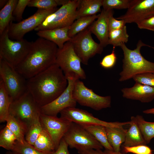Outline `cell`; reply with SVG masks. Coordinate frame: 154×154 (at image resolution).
<instances>
[{
    "label": "cell",
    "instance_id": "obj_34",
    "mask_svg": "<svg viewBox=\"0 0 154 154\" xmlns=\"http://www.w3.org/2000/svg\"><path fill=\"white\" fill-rule=\"evenodd\" d=\"M132 0H103L102 7L105 9H127Z\"/></svg>",
    "mask_w": 154,
    "mask_h": 154
},
{
    "label": "cell",
    "instance_id": "obj_37",
    "mask_svg": "<svg viewBox=\"0 0 154 154\" xmlns=\"http://www.w3.org/2000/svg\"><path fill=\"white\" fill-rule=\"evenodd\" d=\"M133 78L136 83L154 87V72L138 74L135 76Z\"/></svg>",
    "mask_w": 154,
    "mask_h": 154
},
{
    "label": "cell",
    "instance_id": "obj_48",
    "mask_svg": "<svg viewBox=\"0 0 154 154\" xmlns=\"http://www.w3.org/2000/svg\"><path fill=\"white\" fill-rule=\"evenodd\" d=\"M5 154H20L18 153L13 151H8Z\"/></svg>",
    "mask_w": 154,
    "mask_h": 154
},
{
    "label": "cell",
    "instance_id": "obj_3",
    "mask_svg": "<svg viewBox=\"0 0 154 154\" xmlns=\"http://www.w3.org/2000/svg\"><path fill=\"white\" fill-rule=\"evenodd\" d=\"M144 46L154 49V47L144 44L141 40L138 42L136 48L133 50L128 48L125 43L121 45L124 57L122 60V70L119 74V81L133 78L138 74L154 72V62L146 59L140 53V49Z\"/></svg>",
    "mask_w": 154,
    "mask_h": 154
},
{
    "label": "cell",
    "instance_id": "obj_9",
    "mask_svg": "<svg viewBox=\"0 0 154 154\" xmlns=\"http://www.w3.org/2000/svg\"><path fill=\"white\" fill-rule=\"evenodd\" d=\"M63 138L71 149L78 151L90 149H102L100 143L82 126L72 122Z\"/></svg>",
    "mask_w": 154,
    "mask_h": 154
},
{
    "label": "cell",
    "instance_id": "obj_29",
    "mask_svg": "<svg viewBox=\"0 0 154 154\" xmlns=\"http://www.w3.org/2000/svg\"><path fill=\"white\" fill-rule=\"evenodd\" d=\"M135 117L147 144H149L154 137V122L146 121L141 115H137Z\"/></svg>",
    "mask_w": 154,
    "mask_h": 154
},
{
    "label": "cell",
    "instance_id": "obj_36",
    "mask_svg": "<svg viewBox=\"0 0 154 154\" xmlns=\"http://www.w3.org/2000/svg\"><path fill=\"white\" fill-rule=\"evenodd\" d=\"M153 151L147 145H140L130 147L123 146L121 152L125 154L128 153L135 154H154Z\"/></svg>",
    "mask_w": 154,
    "mask_h": 154
},
{
    "label": "cell",
    "instance_id": "obj_27",
    "mask_svg": "<svg viewBox=\"0 0 154 154\" xmlns=\"http://www.w3.org/2000/svg\"><path fill=\"white\" fill-rule=\"evenodd\" d=\"M33 146L38 150L45 153L52 152L56 149L50 136L43 128Z\"/></svg>",
    "mask_w": 154,
    "mask_h": 154
},
{
    "label": "cell",
    "instance_id": "obj_23",
    "mask_svg": "<svg viewBox=\"0 0 154 154\" xmlns=\"http://www.w3.org/2000/svg\"><path fill=\"white\" fill-rule=\"evenodd\" d=\"M81 126L94 137L105 150L114 151L108 142L105 127L99 125Z\"/></svg>",
    "mask_w": 154,
    "mask_h": 154
},
{
    "label": "cell",
    "instance_id": "obj_5",
    "mask_svg": "<svg viewBox=\"0 0 154 154\" xmlns=\"http://www.w3.org/2000/svg\"><path fill=\"white\" fill-rule=\"evenodd\" d=\"M9 26L0 35V57L15 67L25 58L32 42L24 38L13 40L8 35Z\"/></svg>",
    "mask_w": 154,
    "mask_h": 154
},
{
    "label": "cell",
    "instance_id": "obj_38",
    "mask_svg": "<svg viewBox=\"0 0 154 154\" xmlns=\"http://www.w3.org/2000/svg\"><path fill=\"white\" fill-rule=\"evenodd\" d=\"M30 0H18L13 12V15L14 19L18 22L22 19V15L23 12L28 6Z\"/></svg>",
    "mask_w": 154,
    "mask_h": 154
},
{
    "label": "cell",
    "instance_id": "obj_8",
    "mask_svg": "<svg viewBox=\"0 0 154 154\" xmlns=\"http://www.w3.org/2000/svg\"><path fill=\"white\" fill-rule=\"evenodd\" d=\"M81 63L69 41L66 42L62 48H58L55 63L61 69L65 76L74 75L79 79H85L86 74L81 66Z\"/></svg>",
    "mask_w": 154,
    "mask_h": 154
},
{
    "label": "cell",
    "instance_id": "obj_14",
    "mask_svg": "<svg viewBox=\"0 0 154 154\" xmlns=\"http://www.w3.org/2000/svg\"><path fill=\"white\" fill-rule=\"evenodd\" d=\"M60 117L81 125H99L107 127H121L129 124L130 121L108 122L95 117L88 111L76 107L68 108L60 113Z\"/></svg>",
    "mask_w": 154,
    "mask_h": 154
},
{
    "label": "cell",
    "instance_id": "obj_47",
    "mask_svg": "<svg viewBox=\"0 0 154 154\" xmlns=\"http://www.w3.org/2000/svg\"><path fill=\"white\" fill-rule=\"evenodd\" d=\"M8 1L5 0H0V8L3 7L6 4Z\"/></svg>",
    "mask_w": 154,
    "mask_h": 154
},
{
    "label": "cell",
    "instance_id": "obj_7",
    "mask_svg": "<svg viewBox=\"0 0 154 154\" xmlns=\"http://www.w3.org/2000/svg\"><path fill=\"white\" fill-rule=\"evenodd\" d=\"M0 79L13 101L28 91L27 80L15 67L0 57Z\"/></svg>",
    "mask_w": 154,
    "mask_h": 154
},
{
    "label": "cell",
    "instance_id": "obj_22",
    "mask_svg": "<svg viewBox=\"0 0 154 154\" xmlns=\"http://www.w3.org/2000/svg\"><path fill=\"white\" fill-rule=\"evenodd\" d=\"M108 142L114 151H121V146L125 141L127 129L121 127H106Z\"/></svg>",
    "mask_w": 154,
    "mask_h": 154
},
{
    "label": "cell",
    "instance_id": "obj_39",
    "mask_svg": "<svg viewBox=\"0 0 154 154\" xmlns=\"http://www.w3.org/2000/svg\"><path fill=\"white\" fill-rule=\"evenodd\" d=\"M115 48L113 47L112 52L104 56L100 62V64L102 68L109 69L113 68L115 65L117 57L115 52Z\"/></svg>",
    "mask_w": 154,
    "mask_h": 154
},
{
    "label": "cell",
    "instance_id": "obj_17",
    "mask_svg": "<svg viewBox=\"0 0 154 154\" xmlns=\"http://www.w3.org/2000/svg\"><path fill=\"white\" fill-rule=\"evenodd\" d=\"M114 13L113 9H103L99 16L88 27L92 33L95 35L103 47L108 44L109 31L108 23L111 15Z\"/></svg>",
    "mask_w": 154,
    "mask_h": 154
},
{
    "label": "cell",
    "instance_id": "obj_31",
    "mask_svg": "<svg viewBox=\"0 0 154 154\" xmlns=\"http://www.w3.org/2000/svg\"><path fill=\"white\" fill-rule=\"evenodd\" d=\"M17 141L15 134L6 126L0 132V146L8 151H12Z\"/></svg>",
    "mask_w": 154,
    "mask_h": 154
},
{
    "label": "cell",
    "instance_id": "obj_40",
    "mask_svg": "<svg viewBox=\"0 0 154 154\" xmlns=\"http://www.w3.org/2000/svg\"><path fill=\"white\" fill-rule=\"evenodd\" d=\"M114 13L112 14L110 17L108 23L109 32L113 30L121 29L125 26L126 23L123 20H118L113 17Z\"/></svg>",
    "mask_w": 154,
    "mask_h": 154
},
{
    "label": "cell",
    "instance_id": "obj_15",
    "mask_svg": "<svg viewBox=\"0 0 154 154\" xmlns=\"http://www.w3.org/2000/svg\"><path fill=\"white\" fill-rule=\"evenodd\" d=\"M154 15V0H132L125 13L116 18L136 23Z\"/></svg>",
    "mask_w": 154,
    "mask_h": 154
},
{
    "label": "cell",
    "instance_id": "obj_12",
    "mask_svg": "<svg viewBox=\"0 0 154 154\" xmlns=\"http://www.w3.org/2000/svg\"><path fill=\"white\" fill-rule=\"evenodd\" d=\"M66 77L68 81L66 89L54 100L40 107L41 114L56 116L66 108L76 107L77 102L73 97V92L76 81L79 79L74 76H69Z\"/></svg>",
    "mask_w": 154,
    "mask_h": 154
},
{
    "label": "cell",
    "instance_id": "obj_19",
    "mask_svg": "<svg viewBox=\"0 0 154 154\" xmlns=\"http://www.w3.org/2000/svg\"><path fill=\"white\" fill-rule=\"evenodd\" d=\"M70 27L40 31L36 34L40 37L53 42L57 45L58 48H61L64 44L71 39L68 35Z\"/></svg>",
    "mask_w": 154,
    "mask_h": 154
},
{
    "label": "cell",
    "instance_id": "obj_35",
    "mask_svg": "<svg viewBox=\"0 0 154 154\" xmlns=\"http://www.w3.org/2000/svg\"><path fill=\"white\" fill-rule=\"evenodd\" d=\"M57 6L55 0H30L28 5L29 7L48 10L54 9Z\"/></svg>",
    "mask_w": 154,
    "mask_h": 154
},
{
    "label": "cell",
    "instance_id": "obj_28",
    "mask_svg": "<svg viewBox=\"0 0 154 154\" xmlns=\"http://www.w3.org/2000/svg\"><path fill=\"white\" fill-rule=\"evenodd\" d=\"M6 125L15 134L17 141L23 143L27 131L26 128L14 117L9 114L6 120Z\"/></svg>",
    "mask_w": 154,
    "mask_h": 154
},
{
    "label": "cell",
    "instance_id": "obj_30",
    "mask_svg": "<svg viewBox=\"0 0 154 154\" xmlns=\"http://www.w3.org/2000/svg\"><path fill=\"white\" fill-rule=\"evenodd\" d=\"M129 37L126 26L121 29L112 30L109 32L108 44L114 47L120 46L128 42Z\"/></svg>",
    "mask_w": 154,
    "mask_h": 154
},
{
    "label": "cell",
    "instance_id": "obj_13",
    "mask_svg": "<svg viewBox=\"0 0 154 154\" xmlns=\"http://www.w3.org/2000/svg\"><path fill=\"white\" fill-rule=\"evenodd\" d=\"M56 11L38 9L36 12L28 18L16 23L11 21L9 26L8 35L13 40H20L27 33L37 27L49 15Z\"/></svg>",
    "mask_w": 154,
    "mask_h": 154
},
{
    "label": "cell",
    "instance_id": "obj_32",
    "mask_svg": "<svg viewBox=\"0 0 154 154\" xmlns=\"http://www.w3.org/2000/svg\"><path fill=\"white\" fill-rule=\"evenodd\" d=\"M43 127L40 120L33 124L28 129L25 135V141L33 145L42 131Z\"/></svg>",
    "mask_w": 154,
    "mask_h": 154
},
{
    "label": "cell",
    "instance_id": "obj_20",
    "mask_svg": "<svg viewBox=\"0 0 154 154\" xmlns=\"http://www.w3.org/2000/svg\"><path fill=\"white\" fill-rule=\"evenodd\" d=\"M130 121V127L127 129L123 146L130 147L147 145L136 122L135 116H131Z\"/></svg>",
    "mask_w": 154,
    "mask_h": 154
},
{
    "label": "cell",
    "instance_id": "obj_26",
    "mask_svg": "<svg viewBox=\"0 0 154 154\" xmlns=\"http://www.w3.org/2000/svg\"><path fill=\"white\" fill-rule=\"evenodd\" d=\"M13 100L6 90L2 81L0 79V122L6 121L9 115L10 105Z\"/></svg>",
    "mask_w": 154,
    "mask_h": 154
},
{
    "label": "cell",
    "instance_id": "obj_18",
    "mask_svg": "<svg viewBox=\"0 0 154 154\" xmlns=\"http://www.w3.org/2000/svg\"><path fill=\"white\" fill-rule=\"evenodd\" d=\"M123 97L127 99L139 101L142 103H148L154 99V87L135 83L130 88L121 90Z\"/></svg>",
    "mask_w": 154,
    "mask_h": 154
},
{
    "label": "cell",
    "instance_id": "obj_10",
    "mask_svg": "<svg viewBox=\"0 0 154 154\" xmlns=\"http://www.w3.org/2000/svg\"><path fill=\"white\" fill-rule=\"evenodd\" d=\"M92 33L88 28L71 38L69 41L81 63L85 65L88 64L90 58L96 54H101L103 51L104 47L100 43L94 40Z\"/></svg>",
    "mask_w": 154,
    "mask_h": 154
},
{
    "label": "cell",
    "instance_id": "obj_43",
    "mask_svg": "<svg viewBox=\"0 0 154 154\" xmlns=\"http://www.w3.org/2000/svg\"><path fill=\"white\" fill-rule=\"evenodd\" d=\"M78 153L80 154H108L102 149H90L78 151Z\"/></svg>",
    "mask_w": 154,
    "mask_h": 154
},
{
    "label": "cell",
    "instance_id": "obj_45",
    "mask_svg": "<svg viewBox=\"0 0 154 154\" xmlns=\"http://www.w3.org/2000/svg\"><path fill=\"white\" fill-rule=\"evenodd\" d=\"M143 112L147 114H154V108L145 110L143 111Z\"/></svg>",
    "mask_w": 154,
    "mask_h": 154
},
{
    "label": "cell",
    "instance_id": "obj_41",
    "mask_svg": "<svg viewBox=\"0 0 154 154\" xmlns=\"http://www.w3.org/2000/svg\"><path fill=\"white\" fill-rule=\"evenodd\" d=\"M136 24L140 29L154 31V15L141 21Z\"/></svg>",
    "mask_w": 154,
    "mask_h": 154
},
{
    "label": "cell",
    "instance_id": "obj_44",
    "mask_svg": "<svg viewBox=\"0 0 154 154\" xmlns=\"http://www.w3.org/2000/svg\"><path fill=\"white\" fill-rule=\"evenodd\" d=\"M57 5H64L67 4L69 0H55Z\"/></svg>",
    "mask_w": 154,
    "mask_h": 154
},
{
    "label": "cell",
    "instance_id": "obj_21",
    "mask_svg": "<svg viewBox=\"0 0 154 154\" xmlns=\"http://www.w3.org/2000/svg\"><path fill=\"white\" fill-rule=\"evenodd\" d=\"M77 19L80 17L92 16L101 12L103 0H78Z\"/></svg>",
    "mask_w": 154,
    "mask_h": 154
},
{
    "label": "cell",
    "instance_id": "obj_25",
    "mask_svg": "<svg viewBox=\"0 0 154 154\" xmlns=\"http://www.w3.org/2000/svg\"><path fill=\"white\" fill-rule=\"evenodd\" d=\"M99 14L80 17L75 21L70 27L68 36L71 38L88 28L99 16Z\"/></svg>",
    "mask_w": 154,
    "mask_h": 154
},
{
    "label": "cell",
    "instance_id": "obj_11",
    "mask_svg": "<svg viewBox=\"0 0 154 154\" xmlns=\"http://www.w3.org/2000/svg\"><path fill=\"white\" fill-rule=\"evenodd\" d=\"M73 95L80 105L95 110L99 111L111 106L110 96H102L96 94L92 90L87 87L79 79L75 82Z\"/></svg>",
    "mask_w": 154,
    "mask_h": 154
},
{
    "label": "cell",
    "instance_id": "obj_1",
    "mask_svg": "<svg viewBox=\"0 0 154 154\" xmlns=\"http://www.w3.org/2000/svg\"><path fill=\"white\" fill-rule=\"evenodd\" d=\"M67 85L63 71L56 63L27 80L28 90L40 107L57 98Z\"/></svg>",
    "mask_w": 154,
    "mask_h": 154
},
{
    "label": "cell",
    "instance_id": "obj_33",
    "mask_svg": "<svg viewBox=\"0 0 154 154\" xmlns=\"http://www.w3.org/2000/svg\"><path fill=\"white\" fill-rule=\"evenodd\" d=\"M12 151L20 154H51L52 153H45L39 151L28 143L25 140L23 143L17 141Z\"/></svg>",
    "mask_w": 154,
    "mask_h": 154
},
{
    "label": "cell",
    "instance_id": "obj_24",
    "mask_svg": "<svg viewBox=\"0 0 154 154\" xmlns=\"http://www.w3.org/2000/svg\"><path fill=\"white\" fill-rule=\"evenodd\" d=\"M18 0H9L0 11V35L14 19L13 12Z\"/></svg>",
    "mask_w": 154,
    "mask_h": 154
},
{
    "label": "cell",
    "instance_id": "obj_6",
    "mask_svg": "<svg viewBox=\"0 0 154 154\" xmlns=\"http://www.w3.org/2000/svg\"><path fill=\"white\" fill-rule=\"evenodd\" d=\"M78 0H69L66 4L48 15L35 29L38 31L69 27L77 19Z\"/></svg>",
    "mask_w": 154,
    "mask_h": 154
},
{
    "label": "cell",
    "instance_id": "obj_4",
    "mask_svg": "<svg viewBox=\"0 0 154 154\" xmlns=\"http://www.w3.org/2000/svg\"><path fill=\"white\" fill-rule=\"evenodd\" d=\"M40 107L28 91L12 102L9 114L15 118L28 130L40 120Z\"/></svg>",
    "mask_w": 154,
    "mask_h": 154
},
{
    "label": "cell",
    "instance_id": "obj_16",
    "mask_svg": "<svg viewBox=\"0 0 154 154\" xmlns=\"http://www.w3.org/2000/svg\"><path fill=\"white\" fill-rule=\"evenodd\" d=\"M40 120L43 127L52 139L57 149L72 123L60 117L40 114Z\"/></svg>",
    "mask_w": 154,
    "mask_h": 154
},
{
    "label": "cell",
    "instance_id": "obj_46",
    "mask_svg": "<svg viewBox=\"0 0 154 154\" xmlns=\"http://www.w3.org/2000/svg\"><path fill=\"white\" fill-rule=\"evenodd\" d=\"M104 151L108 154H125L120 152H116L114 151L105 150Z\"/></svg>",
    "mask_w": 154,
    "mask_h": 154
},
{
    "label": "cell",
    "instance_id": "obj_42",
    "mask_svg": "<svg viewBox=\"0 0 154 154\" xmlns=\"http://www.w3.org/2000/svg\"><path fill=\"white\" fill-rule=\"evenodd\" d=\"M68 146L64 138L61 140L56 149L51 154H70L68 149Z\"/></svg>",
    "mask_w": 154,
    "mask_h": 154
},
{
    "label": "cell",
    "instance_id": "obj_2",
    "mask_svg": "<svg viewBox=\"0 0 154 154\" xmlns=\"http://www.w3.org/2000/svg\"><path fill=\"white\" fill-rule=\"evenodd\" d=\"M58 48L53 42L40 37L32 42L25 58L15 68L26 79L30 78L55 63Z\"/></svg>",
    "mask_w": 154,
    "mask_h": 154
}]
</instances>
